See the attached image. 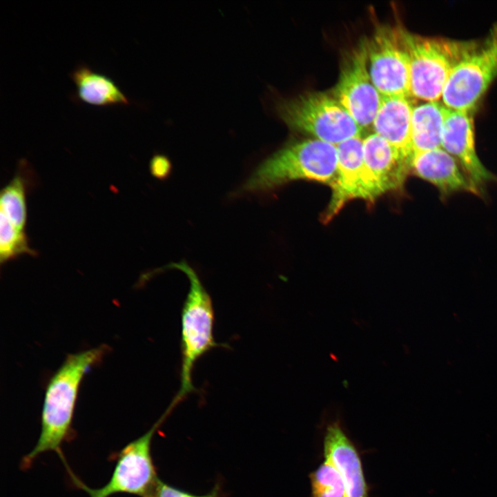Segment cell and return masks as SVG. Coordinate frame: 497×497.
<instances>
[{
  "label": "cell",
  "instance_id": "6",
  "mask_svg": "<svg viewBox=\"0 0 497 497\" xmlns=\"http://www.w3.org/2000/svg\"><path fill=\"white\" fill-rule=\"evenodd\" d=\"M279 113L292 129L338 145L361 136L362 128L333 94L310 92L282 103Z\"/></svg>",
  "mask_w": 497,
  "mask_h": 497
},
{
  "label": "cell",
  "instance_id": "17",
  "mask_svg": "<svg viewBox=\"0 0 497 497\" xmlns=\"http://www.w3.org/2000/svg\"><path fill=\"white\" fill-rule=\"evenodd\" d=\"M447 110L441 101H424L413 107L411 134L413 155L441 147Z\"/></svg>",
  "mask_w": 497,
  "mask_h": 497
},
{
  "label": "cell",
  "instance_id": "19",
  "mask_svg": "<svg viewBox=\"0 0 497 497\" xmlns=\"http://www.w3.org/2000/svg\"><path fill=\"white\" fill-rule=\"evenodd\" d=\"M309 477L311 497H346L342 476L329 459L324 458Z\"/></svg>",
  "mask_w": 497,
  "mask_h": 497
},
{
  "label": "cell",
  "instance_id": "15",
  "mask_svg": "<svg viewBox=\"0 0 497 497\" xmlns=\"http://www.w3.org/2000/svg\"><path fill=\"white\" fill-rule=\"evenodd\" d=\"M382 101L373 119L375 134L411 157V117L413 106L409 97L382 96Z\"/></svg>",
  "mask_w": 497,
  "mask_h": 497
},
{
  "label": "cell",
  "instance_id": "18",
  "mask_svg": "<svg viewBox=\"0 0 497 497\" xmlns=\"http://www.w3.org/2000/svg\"><path fill=\"white\" fill-rule=\"evenodd\" d=\"M32 171L26 160H20L12 179L1 191L0 214L21 231L27 220L26 195L33 182Z\"/></svg>",
  "mask_w": 497,
  "mask_h": 497
},
{
  "label": "cell",
  "instance_id": "2",
  "mask_svg": "<svg viewBox=\"0 0 497 497\" xmlns=\"http://www.w3.org/2000/svg\"><path fill=\"white\" fill-rule=\"evenodd\" d=\"M336 146L317 139L290 144L262 162L237 194H262L298 179L313 180L330 186L336 176Z\"/></svg>",
  "mask_w": 497,
  "mask_h": 497
},
{
  "label": "cell",
  "instance_id": "12",
  "mask_svg": "<svg viewBox=\"0 0 497 497\" xmlns=\"http://www.w3.org/2000/svg\"><path fill=\"white\" fill-rule=\"evenodd\" d=\"M411 173L433 185L442 199L460 192L480 195L458 161L442 147L414 154Z\"/></svg>",
  "mask_w": 497,
  "mask_h": 497
},
{
  "label": "cell",
  "instance_id": "21",
  "mask_svg": "<svg viewBox=\"0 0 497 497\" xmlns=\"http://www.w3.org/2000/svg\"><path fill=\"white\" fill-rule=\"evenodd\" d=\"M155 497H219V492L215 488L211 493L204 496H196L175 488L159 480Z\"/></svg>",
  "mask_w": 497,
  "mask_h": 497
},
{
  "label": "cell",
  "instance_id": "3",
  "mask_svg": "<svg viewBox=\"0 0 497 497\" xmlns=\"http://www.w3.org/2000/svg\"><path fill=\"white\" fill-rule=\"evenodd\" d=\"M175 266L185 273L190 283L181 315L180 386L173 398L179 403L195 391L193 373L198 360L220 344L213 335L215 313L211 296L187 264L182 262Z\"/></svg>",
  "mask_w": 497,
  "mask_h": 497
},
{
  "label": "cell",
  "instance_id": "14",
  "mask_svg": "<svg viewBox=\"0 0 497 497\" xmlns=\"http://www.w3.org/2000/svg\"><path fill=\"white\" fill-rule=\"evenodd\" d=\"M324 456L340 472L344 484L346 497H369V487L359 452L339 420L331 422L326 427Z\"/></svg>",
  "mask_w": 497,
  "mask_h": 497
},
{
  "label": "cell",
  "instance_id": "20",
  "mask_svg": "<svg viewBox=\"0 0 497 497\" xmlns=\"http://www.w3.org/2000/svg\"><path fill=\"white\" fill-rule=\"evenodd\" d=\"M35 256L37 253L29 246L25 231L14 226L0 214V262L3 264L23 255Z\"/></svg>",
  "mask_w": 497,
  "mask_h": 497
},
{
  "label": "cell",
  "instance_id": "10",
  "mask_svg": "<svg viewBox=\"0 0 497 497\" xmlns=\"http://www.w3.org/2000/svg\"><path fill=\"white\" fill-rule=\"evenodd\" d=\"M338 166L331 184V197L322 215V221H331L349 201L362 199L373 202L382 195L367 170L363 158V139L349 138L336 145Z\"/></svg>",
  "mask_w": 497,
  "mask_h": 497
},
{
  "label": "cell",
  "instance_id": "16",
  "mask_svg": "<svg viewBox=\"0 0 497 497\" xmlns=\"http://www.w3.org/2000/svg\"><path fill=\"white\" fill-rule=\"evenodd\" d=\"M70 77L75 85L73 99L77 101L100 107L130 104L128 97L110 77L83 63L74 68Z\"/></svg>",
  "mask_w": 497,
  "mask_h": 497
},
{
  "label": "cell",
  "instance_id": "22",
  "mask_svg": "<svg viewBox=\"0 0 497 497\" xmlns=\"http://www.w3.org/2000/svg\"><path fill=\"white\" fill-rule=\"evenodd\" d=\"M168 160L162 155H155L150 162V170L155 177L162 179L167 176L170 170Z\"/></svg>",
  "mask_w": 497,
  "mask_h": 497
},
{
  "label": "cell",
  "instance_id": "9",
  "mask_svg": "<svg viewBox=\"0 0 497 497\" xmlns=\"http://www.w3.org/2000/svg\"><path fill=\"white\" fill-rule=\"evenodd\" d=\"M333 95L362 129L372 126L382 97L371 79L366 40L349 53Z\"/></svg>",
  "mask_w": 497,
  "mask_h": 497
},
{
  "label": "cell",
  "instance_id": "8",
  "mask_svg": "<svg viewBox=\"0 0 497 497\" xmlns=\"http://www.w3.org/2000/svg\"><path fill=\"white\" fill-rule=\"evenodd\" d=\"M367 43L369 74L380 95L411 97L409 57L401 29L380 27Z\"/></svg>",
  "mask_w": 497,
  "mask_h": 497
},
{
  "label": "cell",
  "instance_id": "4",
  "mask_svg": "<svg viewBox=\"0 0 497 497\" xmlns=\"http://www.w3.org/2000/svg\"><path fill=\"white\" fill-rule=\"evenodd\" d=\"M410 63L411 97L440 101L455 66L475 41L428 37L401 29Z\"/></svg>",
  "mask_w": 497,
  "mask_h": 497
},
{
  "label": "cell",
  "instance_id": "1",
  "mask_svg": "<svg viewBox=\"0 0 497 497\" xmlns=\"http://www.w3.org/2000/svg\"><path fill=\"white\" fill-rule=\"evenodd\" d=\"M110 350V347L102 344L70 353L50 378L45 390L39 439L32 451L22 458L21 469L30 468L38 456L49 451H55L64 465L68 464L62 446L76 437L72 421L81 383Z\"/></svg>",
  "mask_w": 497,
  "mask_h": 497
},
{
  "label": "cell",
  "instance_id": "13",
  "mask_svg": "<svg viewBox=\"0 0 497 497\" xmlns=\"http://www.w3.org/2000/svg\"><path fill=\"white\" fill-rule=\"evenodd\" d=\"M363 158L382 194L402 188L411 173V157L375 133L363 139Z\"/></svg>",
  "mask_w": 497,
  "mask_h": 497
},
{
  "label": "cell",
  "instance_id": "5",
  "mask_svg": "<svg viewBox=\"0 0 497 497\" xmlns=\"http://www.w3.org/2000/svg\"><path fill=\"white\" fill-rule=\"evenodd\" d=\"M173 410L172 407H168L144 435L110 455L115 465L110 479L105 485L99 488L89 487L70 471L68 474L73 485L84 490L90 497H110L117 494L155 497L160 480L151 455V443L154 434Z\"/></svg>",
  "mask_w": 497,
  "mask_h": 497
},
{
  "label": "cell",
  "instance_id": "11",
  "mask_svg": "<svg viewBox=\"0 0 497 497\" xmlns=\"http://www.w3.org/2000/svg\"><path fill=\"white\" fill-rule=\"evenodd\" d=\"M441 147L458 161L480 195L488 183L497 181L496 176L485 167L476 153L472 113L447 108Z\"/></svg>",
  "mask_w": 497,
  "mask_h": 497
},
{
  "label": "cell",
  "instance_id": "7",
  "mask_svg": "<svg viewBox=\"0 0 497 497\" xmlns=\"http://www.w3.org/2000/svg\"><path fill=\"white\" fill-rule=\"evenodd\" d=\"M497 78V23L480 41H475L453 69L441 102L448 108L472 113Z\"/></svg>",
  "mask_w": 497,
  "mask_h": 497
}]
</instances>
